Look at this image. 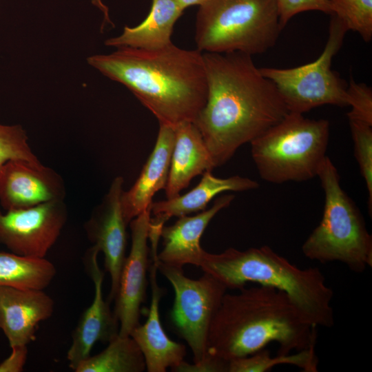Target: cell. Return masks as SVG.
<instances>
[{"label": "cell", "instance_id": "19", "mask_svg": "<svg viewBox=\"0 0 372 372\" xmlns=\"http://www.w3.org/2000/svg\"><path fill=\"white\" fill-rule=\"evenodd\" d=\"M202 135L193 122L174 127V142L165 188L167 199L174 198L188 187L195 176L215 168Z\"/></svg>", "mask_w": 372, "mask_h": 372}, {"label": "cell", "instance_id": "31", "mask_svg": "<svg viewBox=\"0 0 372 372\" xmlns=\"http://www.w3.org/2000/svg\"><path fill=\"white\" fill-rule=\"evenodd\" d=\"M10 355L0 363V372H21L25 364L28 349L27 346H16L11 347Z\"/></svg>", "mask_w": 372, "mask_h": 372}, {"label": "cell", "instance_id": "12", "mask_svg": "<svg viewBox=\"0 0 372 372\" xmlns=\"http://www.w3.org/2000/svg\"><path fill=\"white\" fill-rule=\"evenodd\" d=\"M123 178L116 177L101 203L94 209L84 227L88 239L104 255V265L111 279L110 301L118 289L121 269L126 257L127 233L121 205Z\"/></svg>", "mask_w": 372, "mask_h": 372}, {"label": "cell", "instance_id": "28", "mask_svg": "<svg viewBox=\"0 0 372 372\" xmlns=\"http://www.w3.org/2000/svg\"><path fill=\"white\" fill-rule=\"evenodd\" d=\"M349 120L362 121L372 125V90L365 83H356L352 78L347 87Z\"/></svg>", "mask_w": 372, "mask_h": 372}, {"label": "cell", "instance_id": "8", "mask_svg": "<svg viewBox=\"0 0 372 372\" xmlns=\"http://www.w3.org/2000/svg\"><path fill=\"white\" fill-rule=\"evenodd\" d=\"M330 16L328 39L316 61L291 68H259L274 83L289 112L303 114L324 105H348L347 83L331 70V62L349 30L335 14Z\"/></svg>", "mask_w": 372, "mask_h": 372}, {"label": "cell", "instance_id": "5", "mask_svg": "<svg viewBox=\"0 0 372 372\" xmlns=\"http://www.w3.org/2000/svg\"><path fill=\"white\" fill-rule=\"evenodd\" d=\"M317 177L324 194L322 217L302 245L303 255L321 263L340 262L360 273L372 266V237L355 204L342 188L327 156Z\"/></svg>", "mask_w": 372, "mask_h": 372}, {"label": "cell", "instance_id": "17", "mask_svg": "<svg viewBox=\"0 0 372 372\" xmlns=\"http://www.w3.org/2000/svg\"><path fill=\"white\" fill-rule=\"evenodd\" d=\"M234 199L233 194L219 196L209 209L192 216L178 217L173 225H164L160 235L162 249L157 254L158 261L178 267L185 265L200 267L206 252L200 246V238L212 218Z\"/></svg>", "mask_w": 372, "mask_h": 372}, {"label": "cell", "instance_id": "7", "mask_svg": "<svg viewBox=\"0 0 372 372\" xmlns=\"http://www.w3.org/2000/svg\"><path fill=\"white\" fill-rule=\"evenodd\" d=\"M329 134V121L289 112L250 143L252 159L260 178L281 184L317 177L327 156Z\"/></svg>", "mask_w": 372, "mask_h": 372}, {"label": "cell", "instance_id": "23", "mask_svg": "<svg viewBox=\"0 0 372 372\" xmlns=\"http://www.w3.org/2000/svg\"><path fill=\"white\" fill-rule=\"evenodd\" d=\"M145 369L143 355L133 338L118 334L104 350L79 363L74 371L142 372Z\"/></svg>", "mask_w": 372, "mask_h": 372}, {"label": "cell", "instance_id": "10", "mask_svg": "<svg viewBox=\"0 0 372 372\" xmlns=\"http://www.w3.org/2000/svg\"><path fill=\"white\" fill-rule=\"evenodd\" d=\"M67 217L63 200L6 213L0 209V244L18 255L45 258L58 239Z\"/></svg>", "mask_w": 372, "mask_h": 372}, {"label": "cell", "instance_id": "6", "mask_svg": "<svg viewBox=\"0 0 372 372\" xmlns=\"http://www.w3.org/2000/svg\"><path fill=\"white\" fill-rule=\"evenodd\" d=\"M283 28L276 0H209L199 7L195 42L202 52L262 54Z\"/></svg>", "mask_w": 372, "mask_h": 372}, {"label": "cell", "instance_id": "18", "mask_svg": "<svg viewBox=\"0 0 372 372\" xmlns=\"http://www.w3.org/2000/svg\"><path fill=\"white\" fill-rule=\"evenodd\" d=\"M174 142V128L159 124L155 145L138 178L129 190L121 194V209L127 225L150 207L157 192L165 189Z\"/></svg>", "mask_w": 372, "mask_h": 372}, {"label": "cell", "instance_id": "4", "mask_svg": "<svg viewBox=\"0 0 372 372\" xmlns=\"http://www.w3.org/2000/svg\"><path fill=\"white\" fill-rule=\"evenodd\" d=\"M200 267L227 289H240L248 282L276 288L285 292L313 325L329 328L334 324L333 291L320 269H301L269 246L206 251Z\"/></svg>", "mask_w": 372, "mask_h": 372}, {"label": "cell", "instance_id": "29", "mask_svg": "<svg viewBox=\"0 0 372 372\" xmlns=\"http://www.w3.org/2000/svg\"><path fill=\"white\" fill-rule=\"evenodd\" d=\"M280 21L284 28L296 14L306 11H320L329 15L333 7L329 0H276Z\"/></svg>", "mask_w": 372, "mask_h": 372}, {"label": "cell", "instance_id": "27", "mask_svg": "<svg viewBox=\"0 0 372 372\" xmlns=\"http://www.w3.org/2000/svg\"><path fill=\"white\" fill-rule=\"evenodd\" d=\"M11 160L41 163L29 145L26 132L20 125L0 124V169Z\"/></svg>", "mask_w": 372, "mask_h": 372}, {"label": "cell", "instance_id": "32", "mask_svg": "<svg viewBox=\"0 0 372 372\" xmlns=\"http://www.w3.org/2000/svg\"><path fill=\"white\" fill-rule=\"evenodd\" d=\"M92 3L96 6L103 15V23L113 25L109 15L108 8L103 3L102 0H91Z\"/></svg>", "mask_w": 372, "mask_h": 372}, {"label": "cell", "instance_id": "33", "mask_svg": "<svg viewBox=\"0 0 372 372\" xmlns=\"http://www.w3.org/2000/svg\"><path fill=\"white\" fill-rule=\"evenodd\" d=\"M180 8L184 10L192 6H201L209 0H176Z\"/></svg>", "mask_w": 372, "mask_h": 372}, {"label": "cell", "instance_id": "24", "mask_svg": "<svg viewBox=\"0 0 372 372\" xmlns=\"http://www.w3.org/2000/svg\"><path fill=\"white\" fill-rule=\"evenodd\" d=\"M318 362L316 347L296 353H278L276 356H272L264 348L249 355L229 360L228 372H265L278 364H290L304 372H316Z\"/></svg>", "mask_w": 372, "mask_h": 372}, {"label": "cell", "instance_id": "9", "mask_svg": "<svg viewBox=\"0 0 372 372\" xmlns=\"http://www.w3.org/2000/svg\"><path fill=\"white\" fill-rule=\"evenodd\" d=\"M156 265L174 289L171 318L176 330L192 350L194 362H201L207 355L211 320L227 289L205 272L198 279H192L184 274L183 267L163 264L158 258Z\"/></svg>", "mask_w": 372, "mask_h": 372}, {"label": "cell", "instance_id": "14", "mask_svg": "<svg viewBox=\"0 0 372 372\" xmlns=\"http://www.w3.org/2000/svg\"><path fill=\"white\" fill-rule=\"evenodd\" d=\"M99 253L92 246L87 251L85 258L87 271L94 283V295L92 304L82 313L73 331L67 353L69 366L74 371L90 355L96 342L108 343L119 331V323L110 307V302L103 298L104 273L98 264Z\"/></svg>", "mask_w": 372, "mask_h": 372}, {"label": "cell", "instance_id": "25", "mask_svg": "<svg viewBox=\"0 0 372 372\" xmlns=\"http://www.w3.org/2000/svg\"><path fill=\"white\" fill-rule=\"evenodd\" d=\"M333 13L348 30L358 32L365 42L372 39V0H329Z\"/></svg>", "mask_w": 372, "mask_h": 372}, {"label": "cell", "instance_id": "3", "mask_svg": "<svg viewBox=\"0 0 372 372\" xmlns=\"http://www.w3.org/2000/svg\"><path fill=\"white\" fill-rule=\"evenodd\" d=\"M226 293L211 320L207 353L229 361L278 344L280 354L316 347L317 327L289 297L276 288L258 285Z\"/></svg>", "mask_w": 372, "mask_h": 372}, {"label": "cell", "instance_id": "2", "mask_svg": "<svg viewBox=\"0 0 372 372\" xmlns=\"http://www.w3.org/2000/svg\"><path fill=\"white\" fill-rule=\"evenodd\" d=\"M87 63L127 88L157 118L175 127L193 122L204 107L207 82L203 52L172 43L158 49L118 48Z\"/></svg>", "mask_w": 372, "mask_h": 372}, {"label": "cell", "instance_id": "21", "mask_svg": "<svg viewBox=\"0 0 372 372\" xmlns=\"http://www.w3.org/2000/svg\"><path fill=\"white\" fill-rule=\"evenodd\" d=\"M183 11L176 0H152L150 11L142 23L125 26L120 35L107 39L105 45L146 50L165 47L172 43L174 26Z\"/></svg>", "mask_w": 372, "mask_h": 372}, {"label": "cell", "instance_id": "1", "mask_svg": "<svg viewBox=\"0 0 372 372\" xmlns=\"http://www.w3.org/2000/svg\"><path fill=\"white\" fill-rule=\"evenodd\" d=\"M203 54L207 96L194 123L216 167L228 161L241 145L281 121L289 110L252 56L239 52Z\"/></svg>", "mask_w": 372, "mask_h": 372}, {"label": "cell", "instance_id": "30", "mask_svg": "<svg viewBox=\"0 0 372 372\" xmlns=\"http://www.w3.org/2000/svg\"><path fill=\"white\" fill-rule=\"evenodd\" d=\"M229 362L207 354L206 358L201 362L190 364L183 360L171 371L174 372H228Z\"/></svg>", "mask_w": 372, "mask_h": 372}, {"label": "cell", "instance_id": "11", "mask_svg": "<svg viewBox=\"0 0 372 372\" xmlns=\"http://www.w3.org/2000/svg\"><path fill=\"white\" fill-rule=\"evenodd\" d=\"M150 207L132 219L131 248L125 257L114 299V313L119 323L118 334L130 335L138 326L141 307L145 298L149 249L147 245L150 228Z\"/></svg>", "mask_w": 372, "mask_h": 372}, {"label": "cell", "instance_id": "22", "mask_svg": "<svg viewBox=\"0 0 372 372\" xmlns=\"http://www.w3.org/2000/svg\"><path fill=\"white\" fill-rule=\"evenodd\" d=\"M55 274L54 265L45 258L0 251V286L43 290Z\"/></svg>", "mask_w": 372, "mask_h": 372}, {"label": "cell", "instance_id": "16", "mask_svg": "<svg viewBox=\"0 0 372 372\" xmlns=\"http://www.w3.org/2000/svg\"><path fill=\"white\" fill-rule=\"evenodd\" d=\"M52 298L43 290L0 286V329L10 347L35 340L37 325L53 313Z\"/></svg>", "mask_w": 372, "mask_h": 372}, {"label": "cell", "instance_id": "20", "mask_svg": "<svg viewBox=\"0 0 372 372\" xmlns=\"http://www.w3.org/2000/svg\"><path fill=\"white\" fill-rule=\"evenodd\" d=\"M259 184L249 178L233 176L221 178L211 171L203 174L198 184L183 195L165 200L152 202L150 205L152 223L165 225L172 217H180L206 209L208 203L219 194L227 192H244L257 189Z\"/></svg>", "mask_w": 372, "mask_h": 372}, {"label": "cell", "instance_id": "13", "mask_svg": "<svg viewBox=\"0 0 372 372\" xmlns=\"http://www.w3.org/2000/svg\"><path fill=\"white\" fill-rule=\"evenodd\" d=\"M61 177L41 163L11 160L0 169V204L6 211L64 200Z\"/></svg>", "mask_w": 372, "mask_h": 372}, {"label": "cell", "instance_id": "15", "mask_svg": "<svg viewBox=\"0 0 372 372\" xmlns=\"http://www.w3.org/2000/svg\"><path fill=\"white\" fill-rule=\"evenodd\" d=\"M149 281L151 302L146 321L138 324L131 332L143 355L148 372H165L178 366L184 360L186 347L184 344L170 339L164 331L160 319L159 304L165 289L161 287L156 278L158 247H151Z\"/></svg>", "mask_w": 372, "mask_h": 372}, {"label": "cell", "instance_id": "26", "mask_svg": "<svg viewBox=\"0 0 372 372\" xmlns=\"http://www.w3.org/2000/svg\"><path fill=\"white\" fill-rule=\"evenodd\" d=\"M353 142L354 154L365 181L368 193V209L372 211V125L349 120Z\"/></svg>", "mask_w": 372, "mask_h": 372}]
</instances>
